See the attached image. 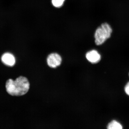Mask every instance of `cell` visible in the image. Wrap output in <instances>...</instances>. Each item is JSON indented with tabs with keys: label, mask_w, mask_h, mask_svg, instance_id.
<instances>
[{
	"label": "cell",
	"mask_w": 129,
	"mask_h": 129,
	"mask_svg": "<svg viewBox=\"0 0 129 129\" xmlns=\"http://www.w3.org/2000/svg\"><path fill=\"white\" fill-rule=\"evenodd\" d=\"M30 84L28 79L20 76L13 80L9 79L6 83L7 91L9 94L14 96H20L25 94L29 89Z\"/></svg>",
	"instance_id": "obj_1"
},
{
	"label": "cell",
	"mask_w": 129,
	"mask_h": 129,
	"mask_svg": "<svg viewBox=\"0 0 129 129\" xmlns=\"http://www.w3.org/2000/svg\"><path fill=\"white\" fill-rule=\"evenodd\" d=\"M113 32L111 25L107 23L101 24L95 30L94 34L95 42L98 46L104 44L107 40L110 39Z\"/></svg>",
	"instance_id": "obj_2"
},
{
	"label": "cell",
	"mask_w": 129,
	"mask_h": 129,
	"mask_svg": "<svg viewBox=\"0 0 129 129\" xmlns=\"http://www.w3.org/2000/svg\"><path fill=\"white\" fill-rule=\"evenodd\" d=\"M61 56L56 53H51L48 56L47 59V64L49 67L55 68L60 66L62 62Z\"/></svg>",
	"instance_id": "obj_3"
},
{
	"label": "cell",
	"mask_w": 129,
	"mask_h": 129,
	"mask_svg": "<svg viewBox=\"0 0 129 129\" xmlns=\"http://www.w3.org/2000/svg\"><path fill=\"white\" fill-rule=\"evenodd\" d=\"M86 59L92 63L99 62L101 60V56L100 53L96 50H93L88 52L86 55Z\"/></svg>",
	"instance_id": "obj_4"
},
{
	"label": "cell",
	"mask_w": 129,
	"mask_h": 129,
	"mask_svg": "<svg viewBox=\"0 0 129 129\" xmlns=\"http://www.w3.org/2000/svg\"><path fill=\"white\" fill-rule=\"evenodd\" d=\"M2 60L3 63L8 66H13L15 64V58L10 53H7L3 54L2 57Z\"/></svg>",
	"instance_id": "obj_5"
},
{
	"label": "cell",
	"mask_w": 129,
	"mask_h": 129,
	"mask_svg": "<svg viewBox=\"0 0 129 129\" xmlns=\"http://www.w3.org/2000/svg\"><path fill=\"white\" fill-rule=\"evenodd\" d=\"M107 128L108 129H122L123 126L122 124L116 120H113L111 121L107 125Z\"/></svg>",
	"instance_id": "obj_6"
},
{
	"label": "cell",
	"mask_w": 129,
	"mask_h": 129,
	"mask_svg": "<svg viewBox=\"0 0 129 129\" xmlns=\"http://www.w3.org/2000/svg\"><path fill=\"white\" fill-rule=\"evenodd\" d=\"M65 0H52V3L53 6L60 8L62 6Z\"/></svg>",
	"instance_id": "obj_7"
},
{
	"label": "cell",
	"mask_w": 129,
	"mask_h": 129,
	"mask_svg": "<svg viewBox=\"0 0 129 129\" xmlns=\"http://www.w3.org/2000/svg\"><path fill=\"white\" fill-rule=\"evenodd\" d=\"M124 90L125 93L129 96V81H128L125 85Z\"/></svg>",
	"instance_id": "obj_8"
},
{
	"label": "cell",
	"mask_w": 129,
	"mask_h": 129,
	"mask_svg": "<svg viewBox=\"0 0 129 129\" xmlns=\"http://www.w3.org/2000/svg\"><path fill=\"white\" fill-rule=\"evenodd\" d=\"M128 76H129V74H128Z\"/></svg>",
	"instance_id": "obj_9"
}]
</instances>
